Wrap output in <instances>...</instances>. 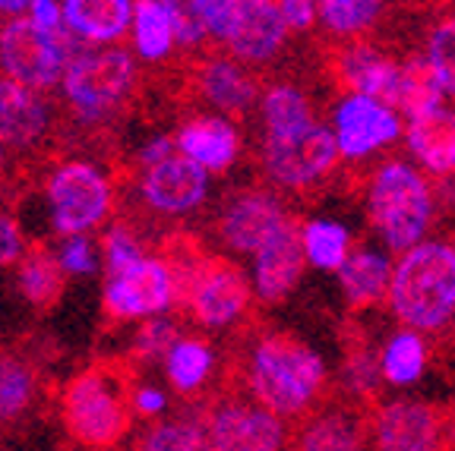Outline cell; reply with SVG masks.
<instances>
[{
    "instance_id": "cell-19",
    "label": "cell",
    "mask_w": 455,
    "mask_h": 451,
    "mask_svg": "<svg viewBox=\"0 0 455 451\" xmlns=\"http://www.w3.org/2000/svg\"><path fill=\"white\" fill-rule=\"evenodd\" d=\"M178 152L206 174H221L235 164L241 152L237 130L225 117H193L178 133Z\"/></svg>"
},
{
    "instance_id": "cell-22",
    "label": "cell",
    "mask_w": 455,
    "mask_h": 451,
    "mask_svg": "<svg viewBox=\"0 0 455 451\" xmlns=\"http://www.w3.org/2000/svg\"><path fill=\"white\" fill-rule=\"evenodd\" d=\"M370 426L351 407H326L307 416L294 451H367Z\"/></svg>"
},
{
    "instance_id": "cell-7",
    "label": "cell",
    "mask_w": 455,
    "mask_h": 451,
    "mask_svg": "<svg viewBox=\"0 0 455 451\" xmlns=\"http://www.w3.org/2000/svg\"><path fill=\"white\" fill-rule=\"evenodd\" d=\"M341 152L332 127L313 123L310 130L294 136H266L263 168L284 190H310L323 184L339 164Z\"/></svg>"
},
{
    "instance_id": "cell-5",
    "label": "cell",
    "mask_w": 455,
    "mask_h": 451,
    "mask_svg": "<svg viewBox=\"0 0 455 451\" xmlns=\"http://www.w3.org/2000/svg\"><path fill=\"white\" fill-rule=\"evenodd\" d=\"M83 38L70 32L48 36L32 20H16L0 32V60L7 67L10 79L28 85V89H48L57 79H64L67 67L79 60L76 54Z\"/></svg>"
},
{
    "instance_id": "cell-6",
    "label": "cell",
    "mask_w": 455,
    "mask_h": 451,
    "mask_svg": "<svg viewBox=\"0 0 455 451\" xmlns=\"http://www.w3.org/2000/svg\"><path fill=\"white\" fill-rule=\"evenodd\" d=\"M367 426L373 451H446L455 445L452 414L427 401H386L370 414Z\"/></svg>"
},
{
    "instance_id": "cell-14",
    "label": "cell",
    "mask_w": 455,
    "mask_h": 451,
    "mask_svg": "<svg viewBox=\"0 0 455 451\" xmlns=\"http://www.w3.org/2000/svg\"><path fill=\"white\" fill-rule=\"evenodd\" d=\"M171 300H174V278H171L164 259L142 256L140 262L111 278L105 290V313L111 319L156 316Z\"/></svg>"
},
{
    "instance_id": "cell-33",
    "label": "cell",
    "mask_w": 455,
    "mask_h": 451,
    "mask_svg": "<svg viewBox=\"0 0 455 451\" xmlns=\"http://www.w3.org/2000/svg\"><path fill=\"white\" fill-rule=\"evenodd\" d=\"M168 376L180 392H196L203 382L212 373V347L203 338H180L178 344L171 347L168 357Z\"/></svg>"
},
{
    "instance_id": "cell-28",
    "label": "cell",
    "mask_w": 455,
    "mask_h": 451,
    "mask_svg": "<svg viewBox=\"0 0 455 451\" xmlns=\"http://www.w3.org/2000/svg\"><path fill=\"white\" fill-rule=\"evenodd\" d=\"M263 123L266 136H294L310 130L316 117L307 92H300L298 85L278 83L263 92Z\"/></svg>"
},
{
    "instance_id": "cell-41",
    "label": "cell",
    "mask_w": 455,
    "mask_h": 451,
    "mask_svg": "<svg viewBox=\"0 0 455 451\" xmlns=\"http://www.w3.org/2000/svg\"><path fill=\"white\" fill-rule=\"evenodd\" d=\"M105 247H108V262H111L114 275H121L124 268H130L133 262L142 259L136 240L130 237V231H124V227H114V231L108 233Z\"/></svg>"
},
{
    "instance_id": "cell-47",
    "label": "cell",
    "mask_w": 455,
    "mask_h": 451,
    "mask_svg": "<svg viewBox=\"0 0 455 451\" xmlns=\"http://www.w3.org/2000/svg\"><path fill=\"white\" fill-rule=\"evenodd\" d=\"M26 7H32V4H20V0H13V4H4V0H0V13H22Z\"/></svg>"
},
{
    "instance_id": "cell-8",
    "label": "cell",
    "mask_w": 455,
    "mask_h": 451,
    "mask_svg": "<svg viewBox=\"0 0 455 451\" xmlns=\"http://www.w3.org/2000/svg\"><path fill=\"white\" fill-rule=\"evenodd\" d=\"M402 117L392 105L363 95H345L332 111V136L341 158L361 162L402 139Z\"/></svg>"
},
{
    "instance_id": "cell-30",
    "label": "cell",
    "mask_w": 455,
    "mask_h": 451,
    "mask_svg": "<svg viewBox=\"0 0 455 451\" xmlns=\"http://www.w3.org/2000/svg\"><path fill=\"white\" fill-rule=\"evenodd\" d=\"M136 48L146 60H162L174 48V20L171 0H140L133 16Z\"/></svg>"
},
{
    "instance_id": "cell-37",
    "label": "cell",
    "mask_w": 455,
    "mask_h": 451,
    "mask_svg": "<svg viewBox=\"0 0 455 451\" xmlns=\"http://www.w3.org/2000/svg\"><path fill=\"white\" fill-rule=\"evenodd\" d=\"M32 398V376L22 363H0V420H13Z\"/></svg>"
},
{
    "instance_id": "cell-42",
    "label": "cell",
    "mask_w": 455,
    "mask_h": 451,
    "mask_svg": "<svg viewBox=\"0 0 455 451\" xmlns=\"http://www.w3.org/2000/svg\"><path fill=\"white\" fill-rule=\"evenodd\" d=\"M60 265L67 272H76V275H92L95 272V253H92V243L85 237H70L64 247V256H60Z\"/></svg>"
},
{
    "instance_id": "cell-44",
    "label": "cell",
    "mask_w": 455,
    "mask_h": 451,
    "mask_svg": "<svg viewBox=\"0 0 455 451\" xmlns=\"http://www.w3.org/2000/svg\"><path fill=\"white\" fill-rule=\"evenodd\" d=\"M32 22L38 28H44L48 36H60L67 28V20H64V4H54V0H36L32 4Z\"/></svg>"
},
{
    "instance_id": "cell-1",
    "label": "cell",
    "mask_w": 455,
    "mask_h": 451,
    "mask_svg": "<svg viewBox=\"0 0 455 451\" xmlns=\"http://www.w3.org/2000/svg\"><path fill=\"white\" fill-rule=\"evenodd\" d=\"M247 388L275 416H304L326 388V363L310 344L288 332H269L247 357Z\"/></svg>"
},
{
    "instance_id": "cell-40",
    "label": "cell",
    "mask_w": 455,
    "mask_h": 451,
    "mask_svg": "<svg viewBox=\"0 0 455 451\" xmlns=\"http://www.w3.org/2000/svg\"><path fill=\"white\" fill-rule=\"evenodd\" d=\"M199 13L206 20L209 38L225 44L228 36H231V26H235L237 0H199Z\"/></svg>"
},
{
    "instance_id": "cell-4",
    "label": "cell",
    "mask_w": 455,
    "mask_h": 451,
    "mask_svg": "<svg viewBox=\"0 0 455 451\" xmlns=\"http://www.w3.org/2000/svg\"><path fill=\"white\" fill-rule=\"evenodd\" d=\"M127 379L108 367H89L64 392V426L85 448H111L130 430Z\"/></svg>"
},
{
    "instance_id": "cell-15",
    "label": "cell",
    "mask_w": 455,
    "mask_h": 451,
    "mask_svg": "<svg viewBox=\"0 0 455 451\" xmlns=\"http://www.w3.org/2000/svg\"><path fill=\"white\" fill-rule=\"evenodd\" d=\"M332 76L345 89V95H363L379 99L386 105L395 101L398 89V64L389 54L370 42H345L332 51Z\"/></svg>"
},
{
    "instance_id": "cell-21",
    "label": "cell",
    "mask_w": 455,
    "mask_h": 451,
    "mask_svg": "<svg viewBox=\"0 0 455 451\" xmlns=\"http://www.w3.org/2000/svg\"><path fill=\"white\" fill-rule=\"evenodd\" d=\"M199 95L225 114H247L259 99L256 79L237 64L235 57H209L196 67Z\"/></svg>"
},
{
    "instance_id": "cell-18",
    "label": "cell",
    "mask_w": 455,
    "mask_h": 451,
    "mask_svg": "<svg viewBox=\"0 0 455 451\" xmlns=\"http://www.w3.org/2000/svg\"><path fill=\"white\" fill-rule=\"evenodd\" d=\"M304 268L307 256L304 243H300V227H284L275 240H269L253 256V294L263 304H282L284 297L298 288Z\"/></svg>"
},
{
    "instance_id": "cell-9",
    "label": "cell",
    "mask_w": 455,
    "mask_h": 451,
    "mask_svg": "<svg viewBox=\"0 0 455 451\" xmlns=\"http://www.w3.org/2000/svg\"><path fill=\"white\" fill-rule=\"evenodd\" d=\"M48 199L57 231L79 237L105 218L108 205H111V190H108V180L99 174V168L70 162L51 177Z\"/></svg>"
},
{
    "instance_id": "cell-46",
    "label": "cell",
    "mask_w": 455,
    "mask_h": 451,
    "mask_svg": "<svg viewBox=\"0 0 455 451\" xmlns=\"http://www.w3.org/2000/svg\"><path fill=\"white\" fill-rule=\"evenodd\" d=\"M162 407H164L162 392H156V388H142V392H136V410H140V414H158Z\"/></svg>"
},
{
    "instance_id": "cell-45",
    "label": "cell",
    "mask_w": 455,
    "mask_h": 451,
    "mask_svg": "<svg viewBox=\"0 0 455 451\" xmlns=\"http://www.w3.org/2000/svg\"><path fill=\"white\" fill-rule=\"evenodd\" d=\"M20 253H22L20 227H16L10 218H4V215H0V265H4V262H13Z\"/></svg>"
},
{
    "instance_id": "cell-29",
    "label": "cell",
    "mask_w": 455,
    "mask_h": 451,
    "mask_svg": "<svg viewBox=\"0 0 455 451\" xmlns=\"http://www.w3.org/2000/svg\"><path fill=\"white\" fill-rule=\"evenodd\" d=\"M300 243H304V256L313 268L320 272H335L348 262L351 249V231L335 218H310L300 227Z\"/></svg>"
},
{
    "instance_id": "cell-11",
    "label": "cell",
    "mask_w": 455,
    "mask_h": 451,
    "mask_svg": "<svg viewBox=\"0 0 455 451\" xmlns=\"http://www.w3.org/2000/svg\"><path fill=\"white\" fill-rule=\"evenodd\" d=\"M291 225V215L284 212V205L272 193L243 190L228 199V205L221 209L219 237L228 249L256 256L269 240H275L284 227Z\"/></svg>"
},
{
    "instance_id": "cell-31",
    "label": "cell",
    "mask_w": 455,
    "mask_h": 451,
    "mask_svg": "<svg viewBox=\"0 0 455 451\" xmlns=\"http://www.w3.org/2000/svg\"><path fill=\"white\" fill-rule=\"evenodd\" d=\"M316 7H320V26L341 42H361L363 32H370L386 13L383 4L373 0H323Z\"/></svg>"
},
{
    "instance_id": "cell-35",
    "label": "cell",
    "mask_w": 455,
    "mask_h": 451,
    "mask_svg": "<svg viewBox=\"0 0 455 451\" xmlns=\"http://www.w3.org/2000/svg\"><path fill=\"white\" fill-rule=\"evenodd\" d=\"M379 379V357L370 351L367 344H348L345 347V360H341V385L348 388L355 398H370L377 392Z\"/></svg>"
},
{
    "instance_id": "cell-13",
    "label": "cell",
    "mask_w": 455,
    "mask_h": 451,
    "mask_svg": "<svg viewBox=\"0 0 455 451\" xmlns=\"http://www.w3.org/2000/svg\"><path fill=\"white\" fill-rule=\"evenodd\" d=\"M187 306L193 319L206 328H225L237 322L250 306V281L235 262L206 259L187 290Z\"/></svg>"
},
{
    "instance_id": "cell-26",
    "label": "cell",
    "mask_w": 455,
    "mask_h": 451,
    "mask_svg": "<svg viewBox=\"0 0 455 451\" xmlns=\"http://www.w3.org/2000/svg\"><path fill=\"white\" fill-rule=\"evenodd\" d=\"M443 99H446V92H443V83L427 60V54H411L398 64V89L395 101H392L395 111H402L408 120H418L440 111Z\"/></svg>"
},
{
    "instance_id": "cell-23",
    "label": "cell",
    "mask_w": 455,
    "mask_h": 451,
    "mask_svg": "<svg viewBox=\"0 0 455 451\" xmlns=\"http://www.w3.org/2000/svg\"><path fill=\"white\" fill-rule=\"evenodd\" d=\"M392 259L379 249H355L348 262L339 268V284L345 304L351 310H370V306L389 300L392 288Z\"/></svg>"
},
{
    "instance_id": "cell-43",
    "label": "cell",
    "mask_w": 455,
    "mask_h": 451,
    "mask_svg": "<svg viewBox=\"0 0 455 451\" xmlns=\"http://www.w3.org/2000/svg\"><path fill=\"white\" fill-rule=\"evenodd\" d=\"M282 13L291 32H307L320 22V7L313 0H282Z\"/></svg>"
},
{
    "instance_id": "cell-10",
    "label": "cell",
    "mask_w": 455,
    "mask_h": 451,
    "mask_svg": "<svg viewBox=\"0 0 455 451\" xmlns=\"http://www.w3.org/2000/svg\"><path fill=\"white\" fill-rule=\"evenodd\" d=\"M133 85V60L127 51H92L73 60L64 73V92L79 111L105 114Z\"/></svg>"
},
{
    "instance_id": "cell-16",
    "label": "cell",
    "mask_w": 455,
    "mask_h": 451,
    "mask_svg": "<svg viewBox=\"0 0 455 451\" xmlns=\"http://www.w3.org/2000/svg\"><path fill=\"white\" fill-rule=\"evenodd\" d=\"M291 28L284 22L282 4L272 0H237V16L228 36V51L243 64H266L284 48Z\"/></svg>"
},
{
    "instance_id": "cell-36",
    "label": "cell",
    "mask_w": 455,
    "mask_h": 451,
    "mask_svg": "<svg viewBox=\"0 0 455 451\" xmlns=\"http://www.w3.org/2000/svg\"><path fill=\"white\" fill-rule=\"evenodd\" d=\"M427 60L443 83V92L455 99V16H443L427 32Z\"/></svg>"
},
{
    "instance_id": "cell-32",
    "label": "cell",
    "mask_w": 455,
    "mask_h": 451,
    "mask_svg": "<svg viewBox=\"0 0 455 451\" xmlns=\"http://www.w3.org/2000/svg\"><path fill=\"white\" fill-rule=\"evenodd\" d=\"M64 272L67 268L48 253V249L36 247L28 249V256L22 259V272H20V284L22 294L32 300L36 306L48 310L60 300L64 294Z\"/></svg>"
},
{
    "instance_id": "cell-24",
    "label": "cell",
    "mask_w": 455,
    "mask_h": 451,
    "mask_svg": "<svg viewBox=\"0 0 455 451\" xmlns=\"http://www.w3.org/2000/svg\"><path fill=\"white\" fill-rule=\"evenodd\" d=\"M48 111L28 85L16 79H0V142L22 148L44 133Z\"/></svg>"
},
{
    "instance_id": "cell-3",
    "label": "cell",
    "mask_w": 455,
    "mask_h": 451,
    "mask_svg": "<svg viewBox=\"0 0 455 451\" xmlns=\"http://www.w3.org/2000/svg\"><path fill=\"white\" fill-rule=\"evenodd\" d=\"M363 209L386 247L405 256L427 240V231L434 225L436 193L420 168L402 158H389L370 174Z\"/></svg>"
},
{
    "instance_id": "cell-12",
    "label": "cell",
    "mask_w": 455,
    "mask_h": 451,
    "mask_svg": "<svg viewBox=\"0 0 455 451\" xmlns=\"http://www.w3.org/2000/svg\"><path fill=\"white\" fill-rule=\"evenodd\" d=\"M206 432L212 451H284L288 426L259 404L225 401L209 414Z\"/></svg>"
},
{
    "instance_id": "cell-34",
    "label": "cell",
    "mask_w": 455,
    "mask_h": 451,
    "mask_svg": "<svg viewBox=\"0 0 455 451\" xmlns=\"http://www.w3.org/2000/svg\"><path fill=\"white\" fill-rule=\"evenodd\" d=\"M136 451H212L209 432L203 423H162L140 439Z\"/></svg>"
},
{
    "instance_id": "cell-17",
    "label": "cell",
    "mask_w": 455,
    "mask_h": 451,
    "mask_svg": "<svg viewBox=\"0 0 455 451\" xmlns=\"http://www.w3.org/2000/svg\"><path fill=\"white\" fill-rule=\"evenodd\" d=\"M209 193V174L187 155L174 152L164 162L146 168L142 177V196L146 202L164 215H184L196 209Z\"/></svg>"
},
{
    "instance_id": "cell-38",
    "label": "cell",
    "mask_w": 455,
    "mask_h": 451,
    "mask_svg": "<svg viewBox=\"0 0 455 451\" xmlns=\"http://www.w3.org/2000/svg\"><path fill=\"white\" fill-rule=\"evenodd\" d=\"M171 20H174V42L184 48H196L209 38L199 0H171Z\"/></svg>"
},
{
    "instance_id": "cell-2",
    "label": "cell",
    "mask_w": 455,
    "mask_h": 451,
    "mask_svg": "<svg viewBox=\"0 0 455 451\" xmlns=\"http://www.w3.org/2000/svg\"><path fill=\"white\" fill-rule=\"evenodd\" d=\"M389 310L411 332H440L455 319V249L424 240L395 262Z\"/></svg>"
},
{
    "instance_id": "cell-25",
    "label": "cell",
    "mask_w": 455,
    "mask_h": 451,
    "mask_svg": "<svg viewBox=\"0 0 455 451\" xmlns=\"http://www.w3.org/2000/svg\"><path fill=\"white\" fill-rule=\"evenodd\" d=\"M136 16V4L130 0H67L64 20L70 32L85 42H111L124 36Z\"/></svg>"
},
{
    "instance_id": "cell-20",
    "label": "cell",
    "mask_w": 455,
    "mask_h": 451,
    "mask_svg": "<svg viewBox=\"0 0 455 451\" xmlns=\"http://www.w3.org/2000/svg\"><path fill=\"white\" fill-rule=\"evenodd\" d=\"M405 142L420 170L434 177H455V111L440 107L427 117L408 120Z\"/></svg>"
},
{
    "instance_id": "cell-39",
    "label": "cell",
    "mask_w": 455,
    "mask_h": 451,
    "mask_svg": "<svg viewBox=\"0 0 455 451\" xmlns=\"http://www.w3.org/2000/svg\"><path fill=\"white\" fill-rule=\"evenodd\" d=\"M178 328L168 322V319H156V322H146L136 335V353L140 357H158L164 353L168 357L171 347L178 344Z\"/></svg>"
},
{
    "instance_id": "cell-27",
    "label": "cell",
    "mask_w": 455,
    "mask_h": 451,
    "mask_svg": "<svg viewBox=\"0 0 455 451\" xmlns=\"http://www.w3.org/2000/svg\"><path fill=\"white\" fill-rule=\"evenodd\" d=\"M427 341L420 332H411V328H398L395 335H389L379 351V373H383V382L395 388L414 385V382L424 379L427 373Z\"/></svg>"
}]
</instances>
